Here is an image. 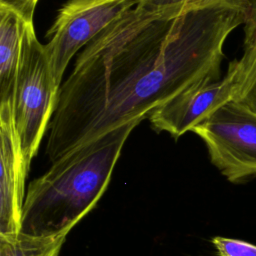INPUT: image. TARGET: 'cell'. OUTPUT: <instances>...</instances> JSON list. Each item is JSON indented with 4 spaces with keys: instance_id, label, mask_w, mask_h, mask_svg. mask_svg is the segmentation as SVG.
Returning <instances> with one entry per match:
<instances>
[{
    "instance_id": "cell-2",
    "label": "cell",
    "mask_w": 256,
    "mask_h": 256,
    "mask_svg": "<svg viewBox=\"0 0 256 256\" xmlns=\"http://www.w3.org/2000/svg\"><path fill=\"white\" fill-rule=\"evenodd\" d=\"M141 121L125 123L77 147L31 181L26 189L21 231L67 236L97 205L128 136Z\"/></svg>"
},
{
    "instance_id": "cell-3",
    "label": "cell",
    "mask_w": 256,
    "mask_h": 256,
    "mask_svg": "<svg viewBox=\"0 0 256 256\" xmlns=\"http://www.w3.org/2000/svg\"><path fill=\"white\" fill-rule=\"evenodd\" d=\"M58 91L45 47L38 41L33 23H26L15 83L13 115L29 169L54 114Z\"/></svg>"
},
{
    "instance_id": "cell-5",
    "label": "cell",
    "mask_w": 256,
    "mask_h": 256,
    "mask_svg": "<svg viewBox=\"0 0 256 256\" xmlns=\"http://www.w3.org/2000/svg\"><path fill=\"white\" fill-rule=\"evenodd\" d=\"M139 0H68L58 10L44 45L51 74L58 88L71 58Z\"/></svg>"
},
{
    "instance_id": "cell-6",
    "label": "cell",
    "mask_w": 256,
    "mask_h": 256,
    "mask_svg": "<svg viewBox=\"0 0 256 256\" xmlns=\"http://www.w3.org/2000/svg\"><path fill=\"white\" fill-rule=\"evenodd\" d=\"M0 233L21 231L29 171L15 126L13 106L0 105Z\"/></svg>"
},
{
    "instance_id": "cell-12",
    "label": "cell",
    "mask_w": 256,
    "mask_h": 256,
    "mask_svg": "<svg viewBox=\"0 0 256 256\" xmlns=\"http://www.w3.org/2000/svg\"><path fill=\"white\" fill-rule=\"evenodd\" d=\"M211 243L217 256H256V245L244 240L215 236Z\"/></svg>"
},
{
    "instance_id": "cell-9",
    "label": "cell",
    "mask_w": 256,
    "mask_h": 256,
    "mask_svg": "<svg viewBox=\"0 0 256 256\" xmlns=\"http://www.w3.org/2000/svg\"><path fill=\"white\" fill-rule=\"evenodd\" d=\"M26 22L0 6V105H12Z\"/></svg>"
},
{
    "instance_id": "cell-11",
    "label": "cell",
    "mask_w": 256,
    "mask_h": 256,
    "mask_svg": "<svg viewBox=\"0 0 256 256\" xmlns=\"http://www.w3.org/2000/svg\"><path fill=\"white\" fill-rule=\"evenodd\" d=\"M252 0H139L138 4L156 7L179 6L185 10L194 8H227L247 12Z\"/></svg>"
},
{
    "instance_id": "cell-7",
    "label": "cell",
    "mask_w": 256,
    "mask_h": 256,
    "mask_svg": "<svg viewBox=\"0 0 256 256\" xmlns=\"http://www.w3.org/2000/svg\"><path fill=\"white\" fill-rule=\"evenodd\" d=\"M228 101H231V85L226 76L217 81L203 80L153 110L148 118L155 131H166L178 138Z\"/></svg>"
},
{
    "instance_id": "cell-8",
    "label": "cell",
    "mask_w": 256,
    "mask_h": 256,
    "mask_svg": "<svg viewBox=\"0 0 256 256\" xmlns=\"http://www.w3.org/2000/svg\"><path fill=\"white\" fill-rule=\"evenodd\" d=\"M243 52L232 60L225 76L231 85V100L256 115V0H252L243 23Z\"/></svg>"
},
{
    "instance_id": "cell-1",
    "label": "cell",
    "mask_w": 256,
    "mask_h": 256,
    "mask_svg": "<svg viewBox=\"0 0 256 256\" xmlns=\"http://www.w3.org/2000/svg\"><path fill=\"white\" fill-rule=\"evenodd\" d=\"M245 12L137 4L92 39L61 84L46 155L54 162L187 87L220 79L224 43Z\"/></svg>"
},
{
    "instance_id": "cell-10",
    "label": "cell",
    "mask_w": 256,
    "mask_h": 256,
    "mask_svg": "<svg viewBox=\"0 0 256 256\" xmlns=\"http://www.w3.org/2000/svg\"><path fill=\"white\" fill-rule=\"evenodd\" d=\"M65 239L66 235L0 233V256H58Z\"/></svg>"
},
{
    "instance_id": "cell-13",
    "label": "cell",
    "mask_w": 256,
    "mask_h": 256,
    "mask_svg": "<svg viewBox=\"0 0 256 256\" xmlns=\"http://www.w3.org/2000/svg\"><path fill=\"white\" fill-rule=\"evenodd\" d=\"M39 0H0V6L14 11L26 23H33L35 7Z\"/></svg>"
},
{
    "instance_id": "cell-4",
    "label": "cell",
    "mask_w": 256,
    "mask_h": 256,
    "mask_svg": "<svg viewBox=\"0 0 256 256\" xmlns=\"http://www.w3.org/2000/svg\"><path fill=\"white\" fill-rule=\"evenodd\" d=\"M191 132L203 140L211 163L228 181L256 178V115L231 100Z\"/></svg>"
}]
</instances>
